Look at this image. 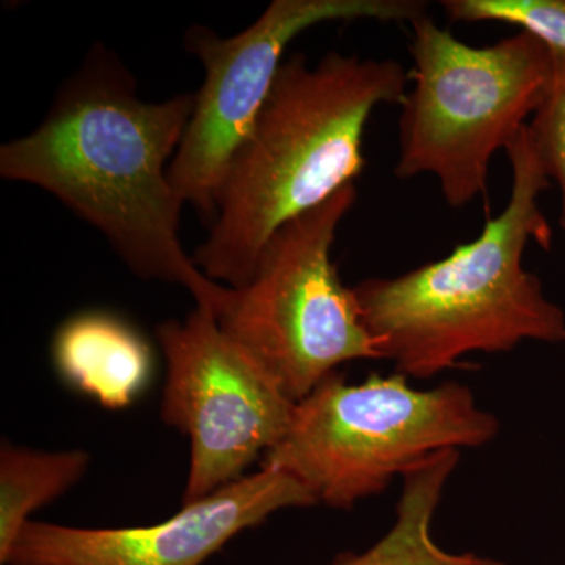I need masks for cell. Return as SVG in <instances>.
I'll list each match as a JSON object with an SVG mask.
<instances>
[{
    "label": "cell",
    "mask_w": 565,
    "mask_h": 565,
    "mask_svg": "<svg viewBox=\"0 0 565 565\" xmlns=\"http://www.w3.org/2000/svg\"><path fill=\"white\" fill-rule=\"evenodd\" d=\"M167 362L161 415L191 440L182 505L244 478L291 426L292 403L273 375L196 307L156 329Z\"/></svg>",
    "instance_id": "cell-8"
},
{
    "label": "cell",
    "mask_w": 565,
    "mask_h": 565,
    "mask_svg": "<svg viewBox=\"0 0 565 565\" xmlns=\"http://www.w3.org/2000/svg\"><path fill=\"white\" fill-rule=\"evenodd\" d=\"M87 452H39L3 444L0 451V564L6 565L29 515L76 484Z\"/></svg>",
    "instance_id": "cell-12"
},
{
    "label": "cell",
    "mask_w": 565,
    "mask_h": 565,
    "mask_svg": "<svg viewBox=\"0 0 565 565\" xmlns=\"http://www.w3.org/2000/svg\"><path fill=\"white\" fill-rule=\"evenodd\" d=\"M192 111L191 93L143 102L128 66L95 43L39 128L2 145L0 174L51 193L131 273L182 286L218 316L232 288L211 281L182 248L184 203L169 178Z\"/></svg>",
    "instance_id": "cell-1"
},
{
    "label": "cell",
    "mask_w": 565,
    "mask_h": 565,
    "mask_svg": "<svg viewBox=\"0 0 565 565\" xmlns=\"http://www.w3.org/2000/svg\"><path fill=\"white\" fill-rule=\"evenodd\" d=\"M459 459L460 451L448 449L405 473L393 526L364 552L341 553L327 565H505L473 552H449L434 539V516Z\"/></svg>",
    "instance_id": "cell-11"
},
{
    "label": "cell",
    "mask_w": 565,
    "mask_h": 565,
    "mask_svg": "<svg viewBox=\"0 0 565 565\" xmlns=\"http://www.w3.org/2000/svg\"><path fill=\"white\" fill-rule=\"evenodd\" d=\"M498 433L497 416L459 382L416 390L403 374L349 384L333 373L296 404L262 468L292 476L318 503L351 511L438 452L481 448Z\"/></svg>",
    "instance_id": "cell-4"
},
{
    "label": "cell",
    "mask_w": 565,
    "mask_h": 565,
    "mask_svg": "<svg viewBox=\"0 0 565 565\" xmlns=\"http://www.w3.org/2000/svg\"><path fill=\"white\" fill-rule=\"evenodd\" d=\"M411 25L414 70L401 106L394 173L437 178L445 202L462 210L484 195L493 156L537 110L553 55L526 32L471 46L429 14Z\"/></svg>",
    "instance_id": "cell-5"
},
{
    "label": "cell",
    "mask_w": 565,
    "mask_h": 565,
    "mask_svg": "<svg viewBox=\"0 0 565 565\" xmlns=\"http://www.w3.org/2000/svg\"><path fill=\"white\" fill-rule=\"evenodd\" d=\"M422 0H274L250 28L223 39L195 25L185 50L202 63L204 79L169 178L181 202L214 222L215 196L228 163L273 90L282 55L300 33L326 22H412Z\"/></svg>",
    "instance_id": "cell-7"
},
{
    "label": "cell",
    "mask_w": 565,
    "mask_h": 565,
    "mask_svg": "<svg viewBox=\"0 0 565 565\" xmlns=\"http://www.w3.org/2000/svg\"><path fill=\"white\" fill-rule=\"evenodd\" d=\"M52 351L62 377L110 411L128 407L151 375L147 341L128 322L103 311L63 323Z\"/></svg>",
    "instance_id": "cell-10"
},
{
    "label": "cell",
    "mask_w": 565,
    "mask_h": 565,
    "mask_svg": "<svg viewBox=\"0 0 565 565\" xmlns=\"http://www.w3.org/2000/svg\"><path fill=\"white\" fill-rule=\"evenodd\" d=\"M315 504L292 476L262 468L158 525L90 530L29 520L6 565H202L275 512Z\"/></svg>",
    "instance_id": "cell-9"
},
{
    "label": "cell",
    "mask_w": 565,
    "mask_h": 565,
    "mask_svg": "<svg viewBox=\"0 0 565 565\" xmlns=\"http://www.w3.org/2000/svg\"><path fill=\"white\" fill-rule=\"evenodd\" d=\"M505 154L508 203L475 241L397 277L353 286L364 326L394 373L426 381L470 353L511 352L525 341L564 343L563 308L523 266L527 245L550 250L553 241L541 207L550 180L527 125Z\"/></svg>",
    "instance_id": "cell-3"
},
{
    "label": "cell",
    "mask_w": 565,
    "mask_h": 565,
    "mask_svg": "<svg viewBox=\"0 0 565 565\" xmlns=\"http://www.w3.org/2000/svg\"><path fill=\"white\" fill-rule=\"evenodd\" d=\"M552 55V77L527 132L546 177L559 189V225L565 232V57Z\"/></svg>",
    "instance_id": "cell-14"
},
{
    "label": "cell",
    "mask_w": 565,
    "mask_h": 565,
    "mask_svg": "<svg viewBox=\"0 0 565 565\" xmlns=\"http://www.w3.org/2000/svg\"><path fill=\"white\" fill-rule=\"evenodd\" d=\"M451 22H503L565 57V0H444Z\"/></svg>",
    "instance_id": "cell-13"
},
{
    "label": "cell",
    "mask_w": 565,
    "mask_h": 565,
    "mask_svg": "<svg viewBox=\"0 0 565 565\" xmlns=\"http://www.w3.org/2000/svg\"><path fill=\"white\" fill-rule=\"evenodd\" d=\"M403 63L332 51L282 62L215 196V218L193 263L225 288L248 285L280 226L332 199L363 173V136L381 104L403 106Z\"/></svg>",
    "instance_id": "cell-2"
},
{
    "label": "cell",
    "mask_w": 565,
    "mask_h": 565,
    "mask_svg": "<svg viewBox=\"0 0 565 565\" xmlns=\"http://www.w3.org/2000/svg\"><path fill=\"white\" fill-rule=\"evenodd\" d=\"M355 184L292 218L264 245L247 286L232 289L217 316L292 403L341 364L382 360L352 288L332 262L338 228L356 202Z\"/></svg>",
    "instance_id": "cell-6"
}]
</instances>
